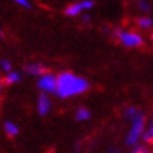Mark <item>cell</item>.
<instances>
[{"mask_svg":"<svg viewBox=\"0 0 153 153\" xmlns=\"http://www.w3.org/2000/svg\"><path fill=\"white\" fill-rule=\"evenodd\" d=\"M138 111H137V108H134V107H131V108H128L127 111H126V117L127 118H129L131 121H133L137 116H138Z\"/></svg>","mask_w":153,"mask_h":153,"instance_id":"7c38bea8","label":"cell"},{"mask_svg":"<svg viewBox=\"0 0 153 153\" xmlns=\"http://www.w3.org/2000/svg\"><path fill=\"white\" fill-rule=\"evenodd\" d=\"M152 40H153V35H152Z\"/></svg>","mask_w":153,"mask_h":153,"instance_id":"7402d4cb","label":"cell"},{"mask_svg":"<svg viewBox=\"0 0 153 153\" xmlns=\"http://www.w3.org/2000/svg\"><path fill=\"white\" fill-rule=\"evenodd\" d=\"M143 126H144V117L140 113L138 116L132 121V128H131V131H129L127 138H126L127 144H131L132 146V144L137 143V141H138L140 136L143 131Z\"/></svg>","mask_w":153,"mask_h":153,"instance_id":"7a4b0ae2","label":"cell"},{"mask_svg":"<svg viewBox=\"0 0 153 153\" xmlns=\"http://www.w3.org/2000/svg\"><path fill=\"white\" fill-rule=\"evenodd\" d=\"M0 91H1V81H0Z\"/></svg>","mask_w":153,"mask_h":153,"instance_id":"ffe728a7","label":"cell"},{"mask_svg":"<svg viewBox=\"0 0 153 153\" xmlns=\"http://www.w3.org/2000/svg\"><path fill=\"white\" fill-rule=\"evenodd\" d=\"M87 90H88V82L85 79L75 76L71 72H62L57 76L56 94L60 97L66 98L74 95L82 94Z\"/></svg>","mask_w":153,"mask_h":153,"instance_id":"6da1fadb","label":"cell"},{"mask_svg":"<svg viewBox=\"0 0 153 153\" xmlns=\"http://www.w3.org/2000/svg\"><path fill=\"white\" fill-rule=\"evenodd\" d=\"M90 116H91L90 111L86 110V108H83V107L79 108L77 112H76V120H79V121H85V120L90 118Z\"/></svg>","mask_w":153,"mask_h":153,"instance_id":"9c48e42d","label":"cell"},{"mask_svg":"<svg viewBox=\"0 0 153 153\" xmlns=\"http://www.w3.org/2000/svg\"><path fill=\"white\" fill-rule=\"evenodd\" d=\"M50 107H51V103H50L49 97L45 94L40 95L39 101H37V110H39V113L42 114V116L44 114H46L50 111Z\"/></svg>","mask_w":153,"mask_h":153,"instance_id":"8992f818","label":"cell"},{"mask_svg":"<svg viewBox=\"0 0 153 153\" xmlns=\"http://www.w3.org/2000/svg\"><path fill=\"white\" fill-rule=\"evenodd\" d=\"M4 129H5V132H6V134L7 136H10V137H13V136H16L18 133H19V128L15 126L13 122H5V125H4Z\"/></svg>","mask_w":153,"mask_h":153,"instance_id":"ba28073f","label":"cell"},{"mask_svg":"<svg viewBox=\"0 0 153 153\" xmlns=\"http://www.w3.org/2000/svg\"><path fill=\"white\" fill-rule=\"evenodd\" d=\"M3 36V33H1V30H0V37H1Z\"/></svg>","mask_w":153,"mask_h":153,"instance_id":"d6986e66","label":"cell"},{"mask_svg":"<svg viewBox=\"0 0 153 153\" xmlns=\"http://www.w3.org/2000/svg\"><path fill=\"white\" fill-rule=\"evenodd\" d=\"M5 81L7 83H15V82L20 81V75L18 72H9V74H7V76H6Z\"/></svg>","mask_w":153,"mask_h":153,"instance_id":"30bf717a","label":"cell"},{"mask_svg":"<svg viewBox=\"0 0 153 153\" xmlns=\"http://www.w3.org/2000/svg\"><path fill=\"white\" fill-rule=\"evenodd\" d=\"M144 152V149L142 148V147H140V146H137L136 148H134V151L132 152V153H143Z\"/></svg>","mask_w":153,"mask_h":153,"instance_id":"2e32d148","label":"cell"},{"mask_svg":"<svg viewBox=\"0 0 153 153\" xmlns=\"http://www.w3.org/2000/svg\"><path fill=\"white\" fill-rule=\"evenodd\" d=\"M26 72L31 74V75H41V74H45L46 72V68H45L42 65L40 64H31V65H27L25 67Z\"/></svg>","mask_w":153,"mask_h":153,"instance_id":"52a82bcc","label":"cell"},{"mask_svg":"<svg viewBox=\"0 0 153 153\" xmlns=\"http://www.w3.org/2000/svg\"><path fill=\"white\" fill-rule=\"evenodd\" d=\"M92 6H94L92 1H82L79 4H72L65 9V14L68 15V16H75V15L80 14V11L82 9H90V7H92Z\"/></svg>","mask_w":153,"mask_h":153,"instance_id":"5b68a950","label":"cell"},{"mask_svg":"<svg viewBox=\"0 0 153 153\" xmlns=\"http://www.w3.org/2000/svg\"><path fill=\"white\" fill-rule=\"evenodd\" d=\"M138 25H140L141 27H143V29H147V27H149V26L152 25V20H151L149 18H147V16L140 18V19H138Z\"/></svg>","mask_w":153,"mask_h":153,"instance_id":"8fae6325","label":"cell"},{"mask_svg":"<svg viewBox=\"0 0 153 153\" xmlns=\"http://www.w3.org/2000/svg\"><path fill=\"white\" fill-rule=\"evenodd\" d=\"M143 153H147V152H146V151H144V152H143Z\"/></svg>","mask_w":153,"mask_h":153,"instance_id":"44dd1931","label":"cell"},{"mask_svg":"<svg viewBox=\"0 0 153 153\" xmlns=\"http://www.w3.org/2000/svg\"><path fill=\"white\" fill-rule=\"evenodd\" d=\"M16 4H19L20 6H24V7H26V9H30V7H31V5H30V3L24 1V0H16Z\"/></svg>","mask_w":153,"mask_h":153,"instance_id":"5bb4252c","label":"cell"},{"mask_svg":"<svg viewBox=\"0 0 153 153\" xmlns=\"http://www.w3.org/2000/svg\"><path fill=\"white\" fill-rule=\"evenodd\" d=\"M37 86L40 90L46 91V92H56V86H57V77H55L51 74H46L42 75L39 82H37Z\"/></svg>","mask_w":153,"mask_h":153,"instance_id":"277c9868","label":"cell"},{"mask_svg":"<svg viewBox=\"0 0 153 153\" xmlns=\"http://www.w3.org/2000/svg\"><path fill=\"white\" fill-rule=\"evenodd\" d=\"M0 65H1L3 70L6 71V72H9L11 70V65H10V62L7 60H1V61H0Z\"/></svg>","mask_w":153,"mask_h":153,"instance_id":"4fadbf2b","label":"cell"},{"mask_svg":"<svg viewBox=\"0 0 153 153\" xmlns=\"http://www.w3.org/2000/svg\"><path fill=\"white\" fill-rule=\"evenodd\" d=\"M149 133L152 134V137H153V121H152V126H151V129H149ZM153 142V141H152Z\"/></svg>","mask_w":153,"mask_h":153,"instance_id":"e0dca14e","label":"cell"},{"mask_svg":"<svg viewBox=\"0 0 153 153\" xmlns=\"http://www.w3.org/2000/svg\"><path fill=\"white\" fill-rule=\"evenodd\" d=\"M117 36L120 41L126 45V46H140V45L143 44V39L138 35V34H134V33H127V31H120L117 30L116 31Z\"/></svg>","mask_w":153,"mask_h":153,"instance_id":"3957f363","label":"cell"},{"mask_svg":"<svg viewBox=\"0 0 153 153\" xmlns=\"http://www.w3.org/2000/svg\"><path fill=\"white\" fill-rule=\"evenodd\" d=\"M108 153H120V151H117V149H111Z\"/></svg>","mask_w":153,"mask_h":153,"instance_id":"ac0fdd59","label":"cell"},{"mask_svg":"<svg viewBox=\"0 0 153 153\" xmlns=\"http://www.w3.org/2000/svg\"><path fill=\"white\" fill-rule=\"evenodd\" d=\"M140 7L144 11H149V5L146 1H140Z\"/></svg>","mask_w":153,"mask_h":153,"instance_id":"9a60e30c","label":"cell"}]
</instances>
